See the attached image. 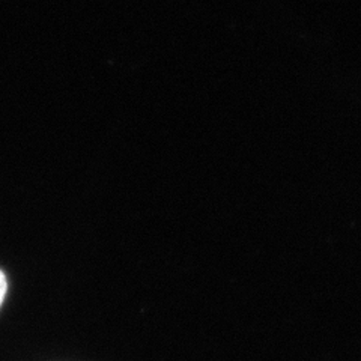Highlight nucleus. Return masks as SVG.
Returning a JSON list of instances; mask_svg holds the SVG:
<instances>
[{"instance_id":"f257e3e1","label":"nucleus","mask_w":361,"mask_h":361,"mask_svg":"<svg viewBox=\"0 0 361 361\" xmlns=\"http://www.w3.org/2000/svg\"><path fill=\"white\" fill-rule=\"evenodd\" d=\"M6 292H8V281L6 277L4 274V271L0 269V306L4 304V300L6 297Z\"/></svg>"}]
</instances>
